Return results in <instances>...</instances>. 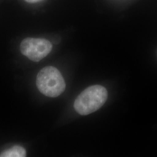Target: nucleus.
I'll use <instances>...</instances> for the list:
<instances>
[{"mask_svg": "<svg viewBox=\"0 0 157 157\" xmlns=\"http://www.w3.org/2000/svg\"><path fill=\"white\" fill-rule=\"evenodd\" d=\"M52 49L51 43L44 39L26 38L20 45L21 53L34 62H39L49 54Z\"/></svg>", "mask_w": 157, "mask_h": 157, "instance_id": "3", "label": "nucleus"}, {"mask_svg": "<svg viewBox=\"0 0 157 157\" xmlns=\"http://www.w3.org/2000/svg\"><path fill=\"white\" fill-rule=\"evenodd\" d=\"M25 1L28 2L29 3H37V2H39L40 1H43V0H25Z\"/></svg>", "mask_w": 157, "mask_h": 157, "instance_id": "5", "label": "nucleus"}, {"mask_svg": "<svg viewBox=\"0 0 157 157\" xmlns=\"http://www.w3.org/2000/svg\"><path fill=\"white\" fill-rule=\"evenodd\" d=\"M26 156V150L21 146H15L2 152L1 157H25Z\"/></svg>", "mask_w": 157, "mask_h": 157, "instance_id": "4", "label": "nucleus"}, {"mask_svg": "<svg viewBox=\"0 0 157 157\" xmlns=\"http://www.w3.org/2000/svg\"><path fill=\"white\" fill-rule=\"evenodd\" d=\"M36 84L43 94L53 98L61 95L66 87L61 73L53 67H46L40 71L37 76Z\"/></svg>", "mask_w": 157, "mask_h": 157, "instance_id": "2", "label": "nucleus"}, {"mask_svg": "<svg viewBox=\"0 0 157 157\" xmlns=\"http://www.w3.org/2000/svg\"><path fill=\"white\" fill-rule=\"evenodd\" d=\"M108 98V92L101 85H94L83 90L74 102L76 111L82 115H87L99 109Z\"/></svg>", "mask_w": 157, "mask_h": 157, "instance_id": "1", "label": "nucleus"}]
</instances>
